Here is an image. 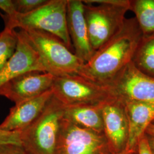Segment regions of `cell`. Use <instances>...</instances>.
Returning a JSON list of instances; mask_svg holds the SVG:
<instances>
[{
	"instance_id": "21",
	"label": "cell",
	"mask_w": 154,
	"mask_h": 154,
	"mask_svg": "<svg viewBox=\"0 0 154 154\" xmlns=\"http://www.w3.org/2000/svg\"><path fill=\"white\" fill-rule=\"evenodd\" d=\"M0 154H29L22 146L8 144L0 145Z\"/></svg>"
},
{
	"instance_id": "2",
	"label": "cell",
	"mask_w": 154,
	"mask_h": 154,
	"mask_svg": "<svg viewBox=\"0 0 154 154\" xmlns=\"http://www.w3.org/2000/svg\"><path fill=\"white\" fill-rule=\"evenodd\" d=\"M84 14L94 51L110 40L122 27L131 0H84Z\"/></svg>"
},
{
	"instance_id": "4",
	"label": "cell",
	"mask_w": 154,
	"mask_h": 154,
	"mask_svg": "<svg viewBox=\"0 0 154 154\" xmlns=\"http://www.w3.org/2000/svg\"><path fill=\"white\" fill-rule=\"evenodd\" d=\"M65 106L53 95L44 110L21 132L22 146L29 154H55Z\"/></svg>"
},
{
	"instance_id": "15",
	"label": "cell",
	"mask_w": 154,
	"mask_h": 154,
	"mask_svg": "<svg viewBox=\"0 0 154 154\" xmlns=\"http://www.w3.org/2000/svg\"><path fill=\"white\" fill-rule=\"evenodd\" d=\"M103 104L65 106L63 118L78 126L104 134L102 112Z\"/></svg>"
},
{
	"instance_id": "19",
	"label": "cell",
	"mask_w": 154,
	"mask_h": 154,
	"mask_svg": "<svg viewBox=\"0 0 154 154\" xmlns=\"http://www.w3.org/2000/svg\"><path fill=\"white\" fill-rule=\"evenodd\" d=\"M48 0H14L17 11L26 14L34 11L44 5Z\"/></svg>"
},
{
	"instance_id": "11",
	"label": "cell",
	"mask_w": 154,
	"mask_h": 154,
	"mask_svg": "<svg viewBox=\"0 0 154 154\" xmlns=\"http://www.w3.org/2000/svg\"><path fill=\"white\" fill-rule=\"evenodd\" d=\"M18 41L14 54L0 70V88L11 79L26 72H46L37 53L22 30L17 32Z\"/></svg>"
},
{
	"instance_id": "16",
	"label": "cell",
	"mask_w": 154,
	"mask_h": 154,
	"mask_svg": "<svg viewBox=\"0 0 154 154\" xmlns=\"http://www.w3.org/2000/svg\"><path fill=\"white\" fill-rule=\"evenodd\" d=\"M132 62L140 72L154 78V34L143 36Z\"/></svg>"
},
{
	"instance_id": "12",
	"label": "cell",
	"mask_w": 154,
	"mask_h": 154,
	"mask_svg": "<svg viewBox=\"0 0 154 154\" xmlns=\"http://www.w3.org/2000/svg\"><path fill=\"white\" fill-rule=\"evenodd\" d=\"M67 21L74 54L86 63L95 52L89 38L82 0H68Z\"/></svg>"
},
{
	"instance_id": "6",
	"label": "cell",
	"mask_w": 154,
	"mask_h": 154,
	"mask_svg": "<svg viewBox=\"0 0 154 154\" xmlns=\"http://www.w3.org/2000/svg\"><path fill=\"white\" fill-rule=\"evenodd\" d=\"M51 89L53 96L65 106L102 105L114 98L107 86L79 75L54 77Z\"/></svg>"
},
{
	"instance_id": "18",
	"label": "cell",
	"mask_w": 154,
	"mask_h": 154,
	"mask_svg": "<svg viewBox=\"0 0 154 154\" xmlns=\"http://www.w3.org/2000/svg\"><path fill=\"white\" fill-rule=\"evenodd\" d=\"M18 38L14 29L5 28L0 33V70L14 54Z\"/></svg>"
},
{
	"instance_id": "22",
	"label": "cell",
	"mask_w": 154,
	"mask_h": 154,
	"mask_svg": "<svg viewBox=\"0 0 154 154\" xmlns=\"http://www.w3.org/2000/svg\"><path fill=\"white\" fill-rule=\"evenodd\" d=\"M0 9L5 11V15L9 17L17 13L14 0H0Z\"/></svg>"
},
{
	"instance_id": "1",
	"label": "cell",
	"mask_w": 154,
	"mask_h": 154,
	"mask_svg": "<svg viewBox=\"0 0 154 154\" xmlns=\"http://www.w3.org/2000/svg\"><path fill=\"white\" fill-rule=\"evenodd\" d=\"M143 37L135 18H126L121 29L84 63L78 75L107 86L132 62Z\"/></svg>"
},
{
	"instance_id": "8",
	"label": "cell",
	"mask_w": 154,
	"mask_h": 154,
	"mask_svg": "<svg viewBox=\"0 0 154 154\" xmlns=\"http://www.w3.org/2000/svg\"><path fill=\"white\" fill-rule=\"evenodd\" d=\"M107 86L114 97L154 105V78L140 72L132 62Z\"/></svg>"
},
{
	"instance_id": "7",
	"label": "cell",
	"mask_w": 154,
	"mask_h": 154,
	"mask_svg": "<svg viewBox=\"0 0 154 154\" xmlns=\"http://www.w3.org/2000/svg\"><path fill=\"white\" fill-rule=\"evenodd\" d=\"M55 154H113L104 134L78 126L63 118Z\"/></svg>"
},
{
	"instance_id": "10",
	"label": "cell",
	"mask_w": 154,
	"mask_h": 154,
	"mask_svg": "<svg viewBox=\"0 0 154 154\" xmlns=\"http://www.w3.org/2000/svg\"><path fill=\"white\" fill-rule=\"evenodd\" d=\"M54 76L48 72H32L16 77L0 88V95L15 104L45 93L52 87Z\"/></svg>"
},
{
	"instance_id": "13",
	"label": "cell",
	"mask_w": 154,
	"mask_h": 154,
	"mask_svg": "<svg viewBox=\"0 0 154 154\" xmlns=\"http://www.w3.org/2000/svg\"><path fill=\"white\" fill-rule=\"evenodd\" d=\"M53 95L51 88L37 97L15 104L0 125V129L6 131L21 132L38 117Z\"/></svg>"
},
{
	"instance_id": "26",
	"label": "cell",
	"mask_w": 154,
	"mask_h": 154,
	"mask_svg": "<svg viewBox=\"0 0 154 154\" xmlns=\"http://www.w3.org/2000/svg\"><path fill=\"white\" fill-rule=\"evenodd\" d=\"M147 128L150 129V130H154V122H153L149 126V127H148Z\"/></svg>"
},
{
	"instance_id": "3",
	"label": "cell",
	"mask_w": 154,
	"mask_h": 154,
	"mask_svg": "<svg viewBox=\"0 0 154 154\" xmlns=\"http://www.w3.org/2000/svg\"><path fill=\"white\" fill-rule=\"evenodd\" d=\"M67 2L68 0H48L44 5L28 13H17L11 17L0 14L5 22V28L43 31L60 39L71 49L72 45L67 21Z\"/></svg>"
},
{
	"instance_id": "14",
	"label": "cell",
	"mask_w": 154,
	"mask_h": 154,
	"mask_svg": "<svg viewBox=\"0 0 154 154\" xmlns=\"http://www.w3.org/2000/svg\"><path fill=\"white\" fill-rule=\"evenodd\" d=\"M122 101L125 105L129 127L126 149L137 151L140 139L154 122V105L135 100Z\"/></svg>"
},
{
	"instance_id": "20",
	"label": "cell",
	"mask_w": 154,
	"mask_h": 154,
	"mask_svg": "<svg viewBox=\"0 0 154 154\" xmlns=\"http://www.w3.org/2000/svg\"><path fill=\"white\" fill-rule=\"evenodd\" d=\"M8 144L22 146L21 132L6 131L0 129V145Z\"/></svg>"
},
{
	"instance_id": "5",
	"label": "cell",
	"mask_w": 154,
	"mask_h": 154,
	"mask_svg": "<svg viewBox=\"0 0 154 154\" xmlns=\"http://www.w3.org/2000/svg\"><path fill=\"white\" fill-rule=\"evenodd\" d=\"M23 32L37 53L46 72L54 77L79 74L85 63L60 39L40 30Z\"/></svg>"
},
{
	"instance_id": "24",
	"label": "cell",
	"mask_w": 154,
	"mask_h": 154,
	"mask_svg": "<svg viewBox=\"0 0 154 154\" xmlns=\"http://www.w3.org/2000/svg\"><path fill=\"white\" fill-rule=\"evenodd\" d=\"M145 136L147 139L149 147L152 154H154V130L147 128L145 133Z\"/></svg>"
},
{
	"instance_id": "17",
	"label": "cell",
	"mask_w": 154,
	"mask_h": 154,
	"mask_svg": "<svg viewBox=\"0 0 154 154\" xmlns=\"http://www.w3.org/2000/svg\"><path fill=\"white\" fill-rule=\"evenodd\" d=\"M130 11L134 13L143 36L154 34V0H131Z\"/></svg>"
},
{
	"instance_id": "25",
	"label": "cell",
	"mask_w": 154,
	"mask_h": 154,
	"mask_svg": "<svg viewBox=\"0 0 154 154\" xmlns=\"http://www.w3.org/2000/svg\"><path fill=\"white\" fill-rule=\"evenodd\" d=\"M116 154H138V150L137 151H134V150H130V149H125L124 151H122L121 152Z\"/></svg>"
},
{
	"instance_id": "23",
	"label": "cell",
	"mask_w": 154,
	"mask_h": 154,
	"mask_svg": "<svg viewBox=\"0 0 154 154\" xmlns=\"http://www.w3.org/2000/svg\"><path fill=\"white\" fill-rule=\"evenodd\" d=\"M138 154H153L149 147V143L145 135L140 139L138 143Z\"/></svg>"
},
{
	"instance_id": "9",
	"label": "cell",
	"mask_w": 154,
	"mask_h": 154,
	"mask_svg": "<svg viewBox=\"0 0 154 154\" xmlns=\"http://www.w3.org/2000/svg\"><path fill=\"white\" fill-rule=\"evenodd\" d=\"M104 134L113 154L126 149L129 127L123 102L116 97L105 102L102 107Z\"/></svg>"
}]
</instances>
